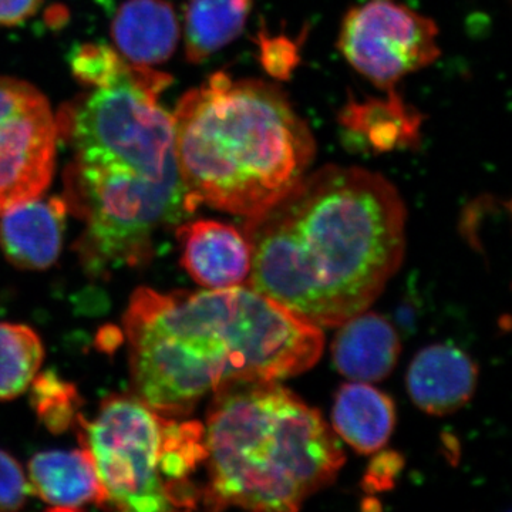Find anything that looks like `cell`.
<instances>
[{
    "label": "cell",
    "instance_id": "1",
    "mask_svg": "<svg viewBox=\"0 0 512 512\" xmlns=\"http://www.w3.org/2000/svg\"><path fill=\"white\" fill-rule=\"evenodd\" d=\"M406 207L383 175L326 165L252 215L248 285L316 326L365 312L402 265Z\"/></svg>",
    "mask_w": 512,
    "mask_h": 512
},
{
    "label": "cell",
    "instance_id": "2",
    "mask_svg": "<svg viewBox=\"0 0 512 512\" xmlns=\"http://www.w3.org/2000/svg\"><path fill=\"white\" fill-rule=\"evenodd\" d=\"M124 329L137 397L168 417L185 416L225 384L301 375L325 345L319 326L244 285L138 288Z\"/></svg>",
    "mask_w": 512,
    "mask_h": 512
},
{
    "label": "cell",
    "instance_id": "3",
    "mask_svg": "<svg viewBox=\"0 0 512 512\" xmlns=\"http://www.w3.org/2000/svg\"><path fill=\"white\" fill-rule=\"evenodd\" d=\"M184 183L201 204L249 218L308 174L316 144L281 89L212 74L185 93L173 114Z\"/></svg>",
    "mask_w": 512,
    "mask_h": 512
},
{
    "label": "cell",
    "instance_id": "4",
    "mask_svg": "<svg viewBox=\"0 0 512 512\" xmlns=\"http://www.w3.org/2000/svg\"><path fill=\"white\" fill-rule=\"evenodd\" d=\"M210 510L296 511L335 481L345 463L318 410L274 380L225 384L208 410Z\"/></svg>",
    "mask_w": 512,
    "mask_h": 512
},
{
    "label": "cell",
    "instance_id": "5",
    "mask_svg": "<svg viewBox=\"0 0 512 512\" xmlns=\"http://www.w3.org/2000/svg\"><path fill=\"white\" fill-rule=\"evenodd\" d=\"M66 187L67 207L86 224L77 252L93 275L146 264L158 232L183 224L200 207L180 168L127 160L76 157Z\"/></svg>",
    "mask_w": 512,
    "mask_h": 512
},
{
    "label": "cell",
    "instance_id": "6",
    "mask_svg": "<svg viewBox=\"0 0 512 512\" xmlns=\"http://www.w3.org/2000/svg\"><path fill=\"white\" fill-rule=\"evenodd\" d=\"M168 420L137 396H111L101 403L96 419L83 420L84 446L92 453L111 507L174 510L163 477Z\"/></svg>",
    "mask_w": 512,
    "mask_h": 512
},
{
    "label": "cell",
    "instance_id": "7",
    "mask_svg": "<svg viewBox=\"0 0 512 512\" xmlns=\"http://www.w3.org/2000/svg\"><path fill=\"white\" fill-rule=\"evenodd\" d=\"M338 47L346 62L384 92L440 56L434 20L396 0H367L343 18Z\"/></svg>",
    "mask_w": 512,
    "mask_h": 512
},
{
    "label": "cell",
    "instance_id": "8",
    "mask_svg": "<svg viewBox=\"0 0 512 512\" xmlns=\"http://www.w3.org/2000/svg\"><path fill=\"white\" fill-rule=\"evenodd\" d=\"M59 127L35 86L0 77V215L43 197L55 174Z\"/></svg>",
    "mask_w": 512,
    "mask_h": 512
},
{
    "label": "cell",
    "instance_id": "9",
    "mask_svg": "<svg viewBox=\"0 0 512 512\" xmlns=\"http://www.w3.org/2000/svg\"><path fill=\"white\" fill-rule=\"evenodd\" d=\"M185 271L198 285L225 289L247 284L251 248L244 232L214 220L183 222L177 229Z\"/></svg>",
    "mask_w": 512,
    "mask_h": 512
},
{
    "label": "cell",
    "instance_id": "10",
    "mask_svg": "<svg viewBox=\"0 0 512 512\" xmlns=\"http://www.w3.org/2000/svg\"><path fill=\"white\" fill-rule=\"evenodd\" d=\"M64 198L39 197L3 212L0 248L10 264L29 271L50 268L62 252L66 215Z\"/></svg>",
    "mask_w": 512,
    "mask_h": 512
},
{
    "label": "cell",
    "instance_id": "11",
    "mask_svg": "<svg viewBox=\"0 0 512 512\" xmlns=\"http://www.w3.org/2000/svg\"><path fill=\"white\" fill-rule=\"evenodd\" d=\"M476 363L463 350L433 345L420 350L407 372V389L423 412L444 416L457 412L476 392Z\"/></svg>",
    "mask_w": 512,
    "mask_h": 512
},
{
    "label": "cell",
    "instance_id": "12",
    "mask_svg": "<svg viewBox=\"0 0 512 512\" xmlns=\"http://www.w3.org/2000/svg\"><path fill=\"white\" fill-rule=\"evenodd\" d=\"M117 52L134 66L167 62L180 42V22L167 0H127L111 23Z\"/></svg>",
    "mask_w": 512,
    "mask_h": 512
},
{
    "label": "cell",
    "instance_id": "13",
    "mask_svg": "<svg viewBox=\"0 0 512 512\" xmlns=\"http://www.w3.org/2000/svg\"><path fill=\"white\" fill-rule=\"evenodd\" d=\"M30 488L52 510L74 511L89 504H107L89 448L36 454L29 463Z\"/></svg>",
    "mask_w": 512,
    "mask_h": 512
},
{
    "label": "cell",
    "instance_id": "14",
    "mask_svg": "<svg viewBox=\"0 0 512 512\" xmlns=\"http://www.w3.org/2000/svg\"><path fill=\"white\" fill-rule=\"evenodd\" d=\"M340 326L332 345L336 369L353 382L386 379L400 356V340L393 326L383 316L365 312Z\"/></svg>",
    "mask_w": 512,
    "mask_h": 512
},
{
    "label": "cell",
    "instance_id": "15",
    "mask_svg": "<svg viewBox=\"0 0 512 512\" xmlns=\"http://www.w3.org/2000/svg\"><path fill=\"white\" fill-rule=\"evenodd\" d=\"M384 99L353 100L346 104L340 123L376 153L417 146L421 137V114L407 104L396 90Z\"/></svg>",
    "mask_w": 512,
    "mask_h": 512
},
{
    "label": "cell",
    "instance_id": "16",
    "mask_svg": "<svg viewBox=\"0 0 512 512\" xmlns=\"http://www.w3.org/2000/svg\"><path fill=\"white\" fill-rule=\"evenodd\" d=\"M333 429L360 454L382 450L392 437L396 407L387 394L367 383L345 384L336 394Z\"/></svg>",
    "mask_w": 512,
    "mask_h": 512
},
{
    "label": "cell",
    "instance_id": "17",
    "mask_svg": "<svg viewBox=\"0 0 512 512\" xmlns=\"http://www.w3.org/2000/svg\"><path fill=\"white\" fill-rule=\"evenodd\" d=\"M252 5L254 0H190L184 16L188 62H205L241 36Z\"/></svg>",
    "mask_w": 512,
    "mask_h": 512
},
{
    "label": "cell",
    "instance_id": "18",
    "mask_svg": "<svg viewBox=\"0 0 512 512\" xmlns=\"http://www.w3.org/2000/svg\"><path fill=\"white\" fill-rule=\"evenodd\" d=\"M45 349L29 326L0 323V402L29 389L42 366Z\"/></svg>",
    "mask_w": 512,
    "mask_h": 512
},
{
    "label": "cell",
    "instance_id": "19",
    "mask_svg": "<svg viewBox=\"0 0 512 512\" xmlns=\"http://www.w3.org/2000/svg\"><path fill=\"white\" fill-rule=\"evenodd\" d=\"M32 403L37 416L52 433H63L80 419L79 392L56 373L36 375L32 382Z\"/></svg>",
    "mask_w": 512,
    "mask_h": 512
},
{
    "label": "cell",
    "instance_id": "20",
    "mask_svg": "<svg viewBox=\"0 0 512 512\" xmlns=\"http://www.w3.org/2000/svg\"><path fill=\"white\" fill-rule=\"evenodd\" d=\"M70 69L80 83L94 89L113 86L126 79L133 69L113 47L101 43L77 46L69 57Z\"/></svg>",
    "mask_w": 512,
    "mask_h": 512
},
{
    "label": "cell",
    "instance_id": "21",
    "mask_svg": "<svg viewBox=\"0 0 512 512\" xmlns=\"http://www.w3.org/2000/svg\"><path fill=\"white\" fill-rule=\"evenodd\" d=\"M258 45L259 57L266 72L275 79H289L299 63L296 43L286 36H269L268 33L261 32Z\"/></svg>",
    "mask_w": 512,
    "mask_h": 512
},
{
    "label": "cell",
    "instance_id": "22",
    "mask_svg": "<svg viewBox=\"0 0 512 512\" xmlns=\"http://www.w3.org/2000/svg\"><path fill=\"white\" fill-rule=\"evenodd\" d=\"M32 488L18 461L0 450V511H15L28 501Z\"/></svg>",
    "mask_w": 512,
    "mask_h": 512
},
{
    "label": "cell",
    "instance_id": "23",
    "mask_svg": "<svg viewBox=\"0 0 512 512\" xmlns=\"http://www.w3.org/2000/svg\"><path fill=\"white\" fill-rule=\"evenodd\" d=\"M402 468L400 457L394 453L380 454L370 464L369 471H367L365 484L366 487L372 490H380V488H387L392 485L394 477L399 473Z\"/></svg>",
    "mask_w": 512,
    "mask_h": 512
},
{
    "label": "cell",
    "instance_id": "24",
    "mask_svg": "<svg viewBox=\"0 0 512 512\" xmlns=\"http://www.w3.org/2000/svg\"><path fill=\"white\" fill-rule=\"evenodd\" d=\"M43 0H0V26H16L39 10Z\"/></svg>",
    "mask_w": 512,
    "mask_h": 512
}]
</instances>
